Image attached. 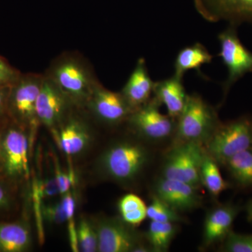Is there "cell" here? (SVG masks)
I'll list each match as a JSON object with an SVG mask.
<instances>
[{"label": "cell", "instance_id": "obj_2", "mask_svg": "<svg viewBox=\"0 0 252 252\" xmlns=\"http://www.w3.org/2000/svg\"><path fill=\"white\" fill-rule=\"evenodd\" d=\"M220 124L216 111L201 96L188 94L185 109L177 119L176 136L180 142L201 144L208 141Z\"/></svg>", "mask_w": 252, "mask_h": 252}, {"label": "cell", "instance_id": "obj_25", "mask_svg": "<svg viewBox=\"0 0 252 252\" xmlns=\"http://www.w3.org/2000/svg\"><path fill=\"white\" fill-rule=\"evenodd\" d=\"M147 217L151 220L158 222H170L177 223L182 222L184 220L178 212L164 203L157 195L152 198V203L147 207Z\"/></svg>", "mask_w": 252, "mask_h": 252}, {"label": "cell", "instance_id": "obj_34", "mask_svg": "<svg viewBox=\"0 0 252 252\" xmlns=\"http://www.w3.org/2000/svg\"><path fill=\"white\" fill-rule=\"evenodd\" d=\"M7 194L2 187L0 186V208H4V207L7 206L8 203H9V200H8Z\"/></svg>", "mask_w": 252, "mask_h": 252}, {"label": "cell", "instance_id": "obj_35", "mask_svg": "<svg viewBox=\"0 0 252 252\" xmlns=\"http://www.w3.org/2000/svg\"><path fill=\"white\" fill-rule=\"evenodd\" d=\"M247 212H248V220L252 222V200L248 204V209H247Z\"/></svg>", "mask_w": 252, "mask_h": 252}, {"label": "cell", "instance_id": "obj_36", "mask_svg": "<svg viewBox=\"0 0 252 252\" xmlns=\"http://www.w3.org/2000/svg\"><path fill=\"white\" fill-rule=\"evenodd\" d=\"M3 128V127H2ZM0 128V165H1V129Z\"/></svg>", "mask_w": 252, "mask_h": 252}, {"label": "cell", "instance_id": "obj_6", "mask_svg": "<svg viewBox=\"0 0 252 252\" xmlns=\"http://www.w3.org/2000/svg\"><path fill=\"white\" fill-rule=\"evenodd\" d=\"M27 130L11 121L1 129V165L6 175L14 178L30 177Z\"/></svg>", "mask_w": 252, "mask_h": 252}, {"label": "cell", "instance_id": "obj_23", "mask_svg": "<svg viewBox=\"0 0 252 252\" xmlns=\"http://www.w3.org/2000/svg\"><path fill=\"white\" fill-rule=\"evenodd\" d=\"M177 233V226L170 222H152L147 233V239L152 251L166 252Z\"/></svg>", "mask_w": 252, "mask_h": 252}, {"label": "cell", "instance_id": "obj_18", "mask_svg": "<svg viewBox=\"0 0 252 252\" xmlns=\"http://www.w3.org/2000/svg\"><path fill=\"white\" fill-rule=\"evenodd\" d=\"M182 80L173 75L154 84V98L160 104H164L168 115L175 119L183 112L188 97Z\"/></svg>", "mask_w": 252, "mask_h": 252}, {"label": "cell", "instance_id": "obj_1", "mask_svg": "<svg viewBox=\"0 0 252 252\" xmlns=\"http://www.w3.org/2000/svg\"><path fill=\"white\" fill-rule=\"evenodd\" d=\"M44 75L77 106L86 105L99 82L90 64L74 53H64L56 58Z\"/></svg>", "mask_w": 252, "mask_h": 252}, {"label": "cell", "instance_id": "obj_7", "mask_svg": "<svg viewBox=\"0 0 252 252\" xmlns=\"http://www.w3.org/2000/svg\"><path fill=\"white\" fill-rule=\"evenodd\" d=\"M205 152L201 144L182 142L170 151L162 167V177L198 187Z\"/></svg>", "mask_w": 252, "mask_h": 252}, {"label": "cell", "instance_id": "obj_17", "mask_svg": "<svg viewBox=\"0 0 252 252\" xmlns=\"http://www.w3.org/2000/svg\"><path fill=\"white\" fill-rule=\"evenodd\" d=\"M58 141L61 149L69 156L81 153L90 140V133L85 123L77 117H67L57 127Z\"/></svg>", "mask_w": 252, "mask_h": 252}, {"label": "cell", "instance_id": "obj_30", "mask_svg": "<svg viewBox=\"0 0 252 252\" xmlns=\"http://www.w3.org/2000/svg\"><path fill=\"white\" fill-rule=\"evenodd\" d=\"M54 162V176L59 187L60 194L64 195L70 190L71 187L74 185V175L72 171L69 173L63 172L60 166L59 160L56 157H53Z\"/></svg>", "mask_w": 252, "mask_h": 252}, {"label": "cell", "instance_id": "obj_32", "mask_svg": "<svg viewBox=\"0 0 252 252\" xmlns=\"http://www.w3.org/2000/svg\"><path fill=\"white\" fill-rule=\"evenodd\" d=\"M37 185L42 199L53 198L60 194L54 175L46 176L44 180L38 182Z\"/></svg>", "mask_w": 252, "mask_h": 252}, {"label": "cell", "instance_id": "obj_14", "mask_svg": "<svg viewBox=\"0 0 252 252\" xmlns=\"http://www.w3.org/2000/svg\"><path fill=\"white\" fill-rule=\"evenodd\" d=\"M198 187L182 181L162 177L155 185L156 195L177 212L190 211L200 205Z\"/></svg>", "mask_w": 252, "mask_h": 252}, {"label": "cell", "instance_id": "obj_20", "mask_svg": "<svg viewBox=\"0 0 252 252\" xmlns=\"http://www.w3.org/2000/svg\"><path fill=\"white\" fill-rule=\"evenodd\" d=\"M31 233L19 223H0V250L4 252L26 251L31 245Z\"/></svg>", "mask_w": 252, "mask_h": 252}, {"label": "cell", "instance_id": "obj_37", "mask_svg": "<svg viewBox=\"0 0 252 252\" xmlns=\"http://www.w3.org/2000/svg\"></svg>", "mask_w": 252, "mask_h": 252}, {"label": "cell", "instance_id": "obj_16", "mask_svg": "<svg viewBox=\"0 0 252 252\" xmlns=\"http://www.w3.org/2000/svg\"><path fill=\"white\" fill-rule=\"evenodd\" d=\"M154 84L149 76L145 60L141 58L136 63L128 80L121 91L133 110L140 108L151 99Z\"/></svg>", "mask_w": 252, "mask_h": 252}, {"label": "cell", "instance_id": "obj_4", "mask_svg": "<svg viewBox=\"0 0 252 252\" xmlns=\"http://www.w3.org/2000/svg\"><path fill=\"white\" fill-rule=\"evenodd\" d=\"M207 143V154L224 164L235 154L252 149V126L246 118L220 124Z\"/></svg>", "mask_w": 252, "mask_h": 252}, {"label": "cell", "instance_id": "obj_3", "mask_svg": "<svg viewBox=\"0 0 252 252\" xmlns=\"http://www.w3.org/2000/svg\"><path fill=\"white\" fill-rule=\"evenodd\" d=\"M43 78L44 74L21 73L9 89L7 109L10 121L31 132L39 124L36 105Z\"/></svg>", "mask_w": 252, "mask_h": 252}, {"label": "cell", "instance_id": "obj_11", "mask_svg": "<svg viewBox=\"0 0 252 252\" xmlns=\"http://www.w3.org/2000/svg\"><path fill=\"white\" fill-rule=\"evenodd\" d=\"M94 228L97 236V252H136L143 245L131 225L122 220L104 219L97 222Z\"/></svg>", "mask_w": 252, "mask_h": 252}, {"label": "cell", "instance_id": "obj_13", "mask_svg": "<svg viewBox=\"0 0 252 252\" xmlns=\"http://www.w3.org/2000/svg\"><path fill=\"white\" fill-rule=\"evenodd\" d=\"M86 105L99 121L112 126L127 120L134 111L122 93L109 91L99 82L94 88Z\"/></svg>", "mask_w": 252, "mask_h": 252}, {"label": "cell", "instance_id": "obj_15", "mask_svg": "<svg viewBox=\"0 0 252 252\" xmlns=\"http://www.w3.org/2000/svg\"><path fill=\"white\" fill-rule=\"evenodd\" d=\"M240 208L233 204L215 207L207 213L204 223L203 243L208 247L222 241L231 231Z\"/></svg>", "mask_w": 252, "mask_h": 252}, {"label": "cell", "instance_id": "obj_19", "mask_svg": "<svg viewBox=\"0 0 252 252\" xmlns=\"http://www.w3.org/2000/svg\"><path fill=\"white\" fill-rule=\"evenodd\" d=\"M213 56L200 43L187 46L181 50L176 57L174 67L176 77L183 79L184 75L191 69L200 73V69L203 64L212 62Z\"/></svg>", "mask_w": 252, "mask_h": 252}, {"label": "cell", "instance_id": "obj_29", "mask_svg": "<svg viewBox=\"0 0 252 252\" xmlns=\"http://www.w3.org/2000/svg\"><path fill=\"white\" fill-rule=\"evenodd\" d=\"M21 74V72L13 67L7 60L0 56V87H11Z\"/></svg>", "mask_w": 252, "mask_h": 252}, {"label": "cell", "instance_id": "obj_31", "mask_svg": "<svg viewBox=\"0 0 252 252\" xmlns=\"http://www.w3.org/2000/svg\"><path fill=\"white\" fill-rule=\"evenodd\" d=\"M43 217L51 223L63 224L67 221V216L62 201L41 206Z\"/></svg>", "mask_w": 252, "mask_h": 252}, {"label": "cell", "instance_id": "obj_33", "mask_svg": "<svg viewBox=\"0 0 252 252\" xmlns=\"http://www.w3.org/2000/svg\"><path fill=\"white\" fill-rule=\"evenodd\" d=\"M10 87H0V128L9 122L7 102Z\"/></svg>", "mask_w": 252, "mask_h": 252}, {"label": "cell", "instance_id": "obj_21", "mask_svg": "<svg viewBox=\"0 0 252 252\" xmlns=\"http://www.w3.org/2000/svg\"><path fill=\"white\" fill-rule=\"evenodd\" d=\"M224 165L233 180L241 187H252V149L235 154Z\"/></svg>", "mask_w": 252, "mask_h": 252}, {"label": "cell", "instance_id": "obj_5", "mask_svg": "<svg viewBox=\"0 0 252 252\" xmlns=\"http://www.w3.org/2000/svg\"><path fill=\"white\" fill-rule=\"evenodd\" d=\"M148 159V152L140 144L121 142L106 151L102 165L110 178L119 182H128L140 173Z\"/></svg>", "mask_w": 252, "mask_h": 252}, {"label": "cell", "instance_id": "obj_22", "mask_svg": "<svg viewBox=\"0 0 252 252\" xmlns=\"http://www.w3.org/2000/svg\"><path fill=\"white\" fill-rule=\"evenodd\" d=\"M200 184L215 197L219 196L228 187V183L222 177L216 160L206 152L200 168Z\"/></svg>", "mask_w": 252, "mask_h": 252}, {"label": "cell", "instance_id": "obj_10", "mask_svg": "<svg viewBox=\"0 0 252 252\" xmlns=\"http://www.w3.org/2000/svg\"><path fill=\"white\" fill-rule=\"evenodd\" d=\"M199 14L210 23L225 21L238 28L252 26V0H193Z\"/></svg>", "mask_w": 252, "mask_h": 252}, {"label": "cell", "instance_id": "obj_24", "mask_svg": "<svg viewBox=\"0 0 252 252\" xmlns=\"http://www.w3.org/2000/svg\"><path fill=\"white\" fill-rule=\"evenodd\" d=\"M118 208L122 220L131 226L140 225L147 217V205L135 194L124 195L119 200Z\"/></svg>", "mask_w": 252, "mask_h": 252}, {"label": "cell", "instance_id": "obj_8", "mask_svg": "<svg viewBox=\"0 0 252 252\" xmlns=\"http://www.w3.org/2000/svg\"><path fill=\"white\" fill-rule=\"evenodd\" d=\"M218 39L220 44L218 56L228 69V77L223 85L225 97L239 79L252 72V53L239 39L235 26H228L219 34Z\"/></svg>", "mask_w": 252, "mask_h": 252}, {"label": "cell", "instance_id": "obj_28", "mask_svg": "<svg viewBox=\"0 0 252 252\" xmlns=\"http://www.w3.org/2000/svg\"><path fill=\"white\" fill-rule=\"evenodd\" d=\"M224 240V252H252V235H241L230 231Z\"/></svg>", "mask_w": 252, "mask_h": 252}, {"label": "cell", "instance_id": "obj_9", "mask_svg": "<svg viewBox=\"0 0 252 252\" xmlns=\"http://www.w3.org/2000/svg\"><path fill=\"white\" fill-rule=\"evenodd\" d=\"M160 104L153 98L135 109L127 119L129 124L139 135L151 141H162L175 132L177 121L164 115L159 110Z\"/></svg>", "mask_w": 252, "mask_h": 252}, {"label": "cell", "instance_id": "obj_26", "mask_svg": "<svg viewBox=\"0 0 252 252\" xmlns=\"http://www.w3.org/2000/svg\"><path fill=\"white\" fill-rule=\"evenodd\" d=\"M77 232L79 251L97 252V236L95 228L85 217H81L79 220Z\"/></svg>", "mask_w": 252, "mask_h": 252}, {"label": "cell", "instance_id": "obj_12", "mask_svg": "<svg viewBox=\"0 0 252 252\" xmlns=\"http://www.w3.org/2000/svg\"><path fill=\"white\" fill-rule=\"evenodd\" d=\"M73 105L67 96L44 74L40 92L36 100V117L39 124L54 130L68 117Z\"/></svg>", "mask_w": 252, "mask_h": 252}, {"label": "cell", "instance_id": "obj_27", "mask_svg": "<svg viewBox=\"0 0 252 252\" xmlns=\"http://www.w3.org/2000/svg\"><path fill=\"white\" fill-rule=\"evenodd\" d=\"M63 207L67 216L68 225V232H69V243L71 249L73 252H79V245H78L77 232L76 226L75 218V201L74 197L71 193L70 190L63 195L62 200Z\"/></svg>", "mask_w": 252, "mask_h": 252}]
</instances>
